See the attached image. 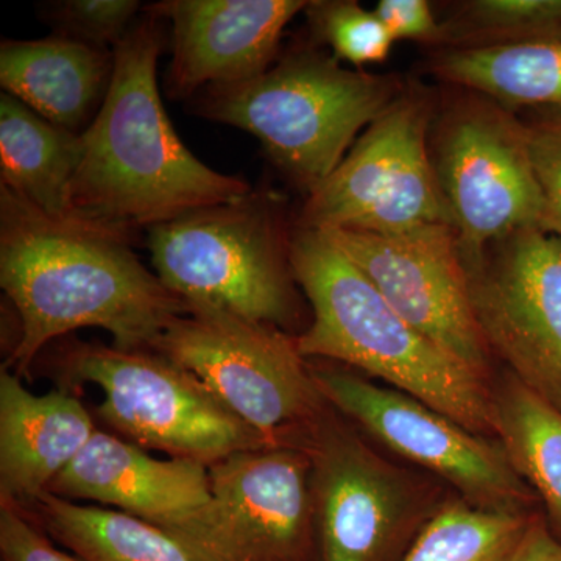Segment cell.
<instances>
[{
  "label": "cell",
  "mask_w": 561,
  "mask_h": 561,
  "mask_svg": "<svg viewBox=\"0 0 561 561\" xmlns=\"http://www.w3.org/2000/svg\"><path fill=\"white\" fill-rule=\"evenodd\" d=\"M131 238L44 216L0 186V286L20 334L2 368L27 375L41 351L80 328H102L122 351H154L190 306L147 271Z\"/></svg>",
  "instance_id": "1"
},
{
  "label": "cell",
  "mask_w": 561,
  "mask_h": 561,
  "mask_svg": "<svg viewBox=\"0 0 561 561\" xmlns=\"http://www.w3.org/2000/svg\"><path fill=\"white\" fill-rule=\"evenodd\" d=\"M161 49V20L149 11L114 47L105 101L80 133L70 191L77 221L131 238L138 228L150 230L251 192L238 176L203 164L176 135L158 90Z\"/></svg>",
  "instance_id": "2"
},
{
  "label": "cell",
  "mask_w": 561,
  "mask_h": 561,
  "mask_svg": "<svg viewBox=\"0 0 561 561\" xmlns=\"http://www.w3.org/2000/svg\"><path fill=\"white\" fill-rule=\"evenodd\" d=\"M290 264L312 308L297 335L305 359L364 373L496 440L493 382L402 319L323 232L297 225Z\"/></svg>",
  "instance_id": "3"
},
{
  "label": "cell",
  "mask_w": 561,
  "mask_h": 561,
  "mask_svg": "<svg viewBox=\"0 0 561 561\" xmlns=\"http://www.w3.org/2000/svg\"><path fill=\"white\" fill-rule=\"evenodd\" d=\"M402 91L393 77L343 68L334 55L300 50L254 79L203 91L198 114L261 140L306 191L341 165L359 133Z\"/></svg>",
  "instance_id": "4"
},
{
  "label": "cell",
  "mask_w": 561,
  "mask_h": 561,
  "mask_svg": "<svg viewBox=\"0 0 561 561\" xmlns=\"http://www.w3.org/2000/svg\"><path fill=\"white\" fill-rule=\"evenodd\" d=\"M158 278L190 308L286 330L298 317L290 238L268 195L192 210L149 230Z\"/></svg>",
  "instance_id": "5"
},
{
  "label": "cell",
  "mask_w": 561,
  "mask_h": 561,
  "mask_svg": "<svg viewBox=\"0 0 561 561\" xmlns=\"http://www.w3.org/2000/svg\"><path fill=\"white\" fill-rule=\"evenodd\" d=\"M61 389L94 383L95 415L142 449L213 465L241 451L272 448L186 368L157 351H122L76 342L54 359Z\"/></svg>",
  "instance_id": "6"
},
{
  "label": "cell",
  "mask_w": 561,
  "mask_h": 561,
  "mask_svg": "<svg viewBox=\"0 0 561 561\" xmlns=\"http://www.w3.org/2000/svg\"><path fill=\"white\" fill-rule=\"evenodd\" d=\"M311 460L319 561H402L449 496L327 409L301 445Z\"/></svg>",
  "instance_id": "7"
},
{
  "label": "cell",
  "mask_w": 561,
  "mask_h": 561,
  "mask_svg": "<svg viewBox=\"0 0 561 561\" xmlns=\"http://www.w3.org/2000/svg\"><path fill=\"white\" fill-rule=\"evenodd\" d=\"M157 353L186 368L272 448H301L330 408L301 356L297 335L209 308H190Z\"/></svg>",
  "instance_id": "8"
},
{
  "label": "cell",
  "mask_w": 561,
  "mask_h": 561,
  "mask_svg": "<svg viewBox=\"0 0 561 561\" xmlns=\"http://www.w3.org/2000/svg\"><path fill=\"white\" fill-rule=\"evenodd\" d=\"M434 117L430 91L402 88L341 165L308 192L298 227L398 234L424 225H453L432 162Z\"/></svg>",
  "instance_id": "9"
},
{
  "label": "cell",
  "mask_w": 561,
  "mask_h": 561,
  "mask_svg": "<svg viewBox=\"0 0 561 561\" xmlns=\"http://www.w3.org/2000/svg\"><path fill=\"white\" fill-rule=\"evenodd\" d=\"M431 136L438 186L463 256L526 230H542L545 205L526 124L485 95L461 90Z\"/></svg>",
  "instance_id": "10"
},
{
  "label": "cell",
  "mask_w": 561,
  "mask_h": 561,
  "mask_svg": "<svg viewBox=\"0 0 561 561\" xmlns=\"http://www.w3.org/2000/svg\"><path fill=\"white\" fill-rule=\"evenodd\" d=\"M210 500L162 527L201 561H319L311 460L251 449L209 465Z\"/></svg>",
  "instance_id": "11"
},
{
  "label": "cell",
  "mask_w": 561,
  "mask_h": 561,
  "mask_svg": "<svg viewBox=\"0 0 561 561\" xmlns=\"http://www.w3.org/2000/svg\"><path fill=\"white\" fill-rule=\"evenodd\" d=\"M311 371L332 409L383 448L451 485L457 496L483 511L531 513L537 496L500 442L350 368L311 365Z\"/></svg>",
  "instance_id": "12"
},
{
  "label": "cell",
  "mask_w": 561,
  "mask_h": 561,
  "mask_svg": "<svg viewBox=\"0 0 561 561\" xmlns=\"http://www.w3.org/2000/svg\"><path fill=\"white\" fill-rule=\"evenodd\" d=\"M472 309L491 351L561 412V241L526 230L463 256Z\"/></svg>",
  "instance_id": "13"
},
{
  "label": "cell",
  "mask_w": 561,
  "mask_h": 561,
  "mask_svg": "<svg viewBox=\"0 0 561 561\" xmlns=\"http://www.w3.org/2000/svg\"><path fill=\"white\" fill-rule=\"evenodd\" d=\"M402 319L491 381V351L472 309L456 228L424 225L398 234L321 231Z\"/></svg>",
  "instance_id": "14"
},
{
  "label": "cell",
  "mask_w": 561,
  "mask_h": 561,
  "mask_svg": "<svg viewBox=\"0 0 561 561\" xmlns=\"http://www.w3.org/2000/svg\"><path fill=\"white\" fill-rule=\"evenodd\" d=\"M305 0H164L147 7L172 24L165 90L172 99L254 79L271 68Z\"/></svg>",
  "instance_id": "15"
},
{
  "label": "cell",
  "mask_w": 561,
  "mask_h": 561,
  "mask_svg": "<svg viewBox=\"0 0 561 561\" xmlns=\"http://www.w3.org/2000/svg\"><path fill=\"white\" fill-rule=\"evenodd\" d=\"M47 493L165 527L210 500L209 467L175 457L154 459L135 443L98 430Z\"/></svg>",
  "instance_id": "16"
},
{
  "label": "cell",
  "mask_w": 561,
  "mask_h": 561,
  "mask_svg": "<svg viewBox=\"0 0 561 561\" xmlns=\"http://www.w3.org/2000/svg\"><path fill=\"white\" fill-rule=\"evenodd\" d=\"M95 421L79 398L58 389L32 393L0 371V504L28 511L83 451Z\"/></svg>",
  "instance_id": "17"
},
{
  "label": "cell",
  "mask_w": 561,
  "mask_h": 561,
  "mask_svg": "<svg viewBox=\"0 0 561 561\" xmlns=\"http://www.w3.org/2000/svg\"><path fill=\"white\" fill-rule=\"evenodd\" d=\"M113 69V50L65 36L9 39L0 47V83L7 94L73 133H81V125L105 101Z\"/></svg>",
  "instance_id": "18"
},
{
  "label": "cell",
  "mask_w": 561,
  "mask_h": 561,
  "mask_svg": "<svg viewBox=\"0 0 561 561\" xmlns=\"http://www.w3.org/2000/svg\"><path fill=\"white\" fill-rule=\"evenodd\" d=\"M80 160V133L44 119L3 92L0 98V186L50 219L77 221L70 191Z\"/></svg>",
  "instance_id": "19"
},
{
  "label": "cell",
  "mask_w": 561,
  "mask_h": 561,
  "mask_svg": "<svg viewBox=\"0 0 561 561\" xmlns=\"http://www.w3.org/2000/svg\"><path fill=\"white\" fill-rule=\"evenodd\" d=\"M431 72L513 113L561 114V43L442 49Z\"/></svg>",
  "instance_id": "20"
},
{
  "label": "cell",
  "mask_w": 561,
  "mask_h": 561,
  "mask_svg": "<svg viewBox=\"0 0 561 561\" xmlns=\"http://www.w3.org/2000/svg\"><path fill=\"white\" fill-rule=\"evenodd\" d=\"M24 512L51 540L83 561H201L162 527L127 513L50 493Z\"/></svg>",
  "instance_id": "21"
},
{
  "label": "cell",
  "mask_w": 561,
  "mask_h": 561,
  "mask_svg": "<svg viewBox=\"0 0 561 561\" xmlns=\"http://www.w3.org/2000/svg\"><path fill=\"white\" fill-rule=\"evenodd\" d=\"M493 390L496 440L545 504L546 522L561 541V412L508 371Z\"/></svg>",
  "instance_id": "22"
},
{
  "label": "cell",
  "mask_w": 561,
  "mask_h": 561,
  "mask_svg": "<svg viewBox=\"0 0 561 561\" xmlns=\"http://www.w3.org/2000/svg\"><path fill=\"white\" fill-rule=\"evenodd\" d=\"M534 515L483 511L449 496L402 561H511Z\"/></svg>",
  "instance_id": "23"
},
{
  "label": "cell",
  "mask_w": 561,
  "mask_h": 561,
  "mask_svg": "<svg viewBox=\"0 0 561 561\" xmlns=\"http://www.w3.org/2000/svg\"><path fill=\"white\" fill-rule=\"evenodd\" d=\"M442 31V49L561 43V0L461 2Z\"/></svg>",
  "instance_id": "24"
},
{
  "label": "cell",
  "mask_w": 561,
  "mask_h": 561,
  "mask_svg": "<svg viewBox=\"0 0 561 561\" xmlns=\"http://www.w3.org/2000/svg\"><path fill=\"white\" fill-rule=\"evenodd\" d=\"M306 11L313 32L331 47L339 61L362 68L389 57L394 41L375 10L350 0H328L309 2Z\"/></svg>",
  "instance_id": "25"
},
{
  "label": "cell",
  "mask_w": 561,
  "mask_h": 561,
  "mask_svg": "<svg viewBox=\"0 0 561 561\" xmlns=\"http://www.w3.org/2000/svg\"><path fill=\"white\" fill-rule=\"evenodd\" d=\"M140 3L135 0H66L46 10L55 35L114 50L130 32Z\"/></svg>",
  "instance_id": "26"
},
{
  "label": "cell",
  "mask_w": 561,
  "mask_h": 561,
  "mask_svg": "<svg viewBox=\"0 0 561 561\" xmlns=\"http://www.w3.org/2000/svg\"><path fill=\"white\" fill-rule=\"evenodd\" d=\"M535 176L545 205L546 231L561 241V114L524 121Z\"/></svg>",
  "instance_id": "27"
},
{
  "label": "cell",
  "mask_w": 561,
  "mask_h": 561,
  "mask_svg": "<svg viewBox=\"0 0 561 561\" xmlns=\"http://www.w3.org/2000/svg\"><path fill=\"white\" fill-rule=\"evenodd\" d=\"M0 560L83 561L58 548L27 513L11 504H0Z\"/></svg>",
  "instance_id": "28"
},
{
  "label": "cell",
  "mask_w": 561,
  "mask_h": 561,
  "mask_svg": "<svg viewBox=\"0 0 561 561\" xmlns=\"http://www.w3.org/2000/svg\"><path fill=\"white\" fill-rule=\"evenodd\" d=\"M375 13L393 41L412 39L442 47V22L435 20L426 0H379Z\"/></svg>",
  "instance_id": "29"
},
{
  "label": "cell",
  "mask_w": 561,
  "mask_h": 561,
  "mask_svg": "<svg viewBox=\"0 0 561 561\" xmlns=\"http://www.w3.org/2000/svg\"><path fill=\"white\" fill-rule=\"evenodd\" d=\"M511 561H561V541L538 513L531 518Z\"/></svg>",
  "instance_id": "30"
}]
</instances>
